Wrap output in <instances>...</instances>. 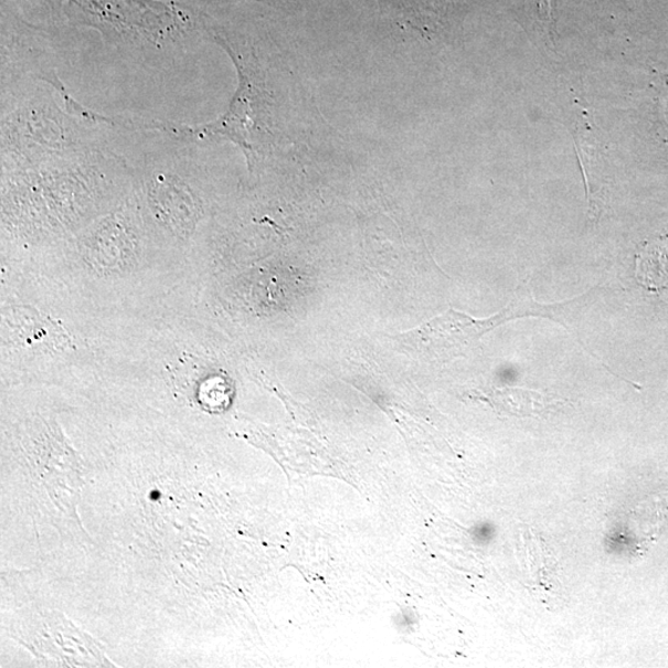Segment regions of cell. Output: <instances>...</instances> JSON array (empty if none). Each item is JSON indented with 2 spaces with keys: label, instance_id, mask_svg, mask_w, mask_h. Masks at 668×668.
Here are the masks:
<instances>
[{
  "label": "cell",
  "instance_id": "1",
  "mask_svg": "<svg viewBox=\"0 0 668 668\" xmlns=\"http://www.w3.org/2000/svg\"><path fill=\"white\" fill-rule=\"evenodd\" d=\"M72 23L91 26L117 47L162 49L202 32V12L192 2L158 0H65Z\"/></svg>",
  "mask_w": 668,
  "mask_h": 668
},
{
  "label": "cell",
  "instance_id": "2",
  "mask_svg": "<svg viewBox=\"0 0 668 668\" xmlns=\"http://www.w3.org/2000/svg\"><path fill=\"white\" fill-rule=\"evenodd\" d=\"M166 134V132H162ZM162 148L146 153V192L152 219L179 238H187L203 218V205L182 173L183 141L166 134Z\"/></svg>",
  "mask_w": 668,
  "mask_h": 668
},
{
  "label": "cell",
  "instance_id": "3",
  "mask_svg": "<svg viewBox=\"0 0 668 668\" xmlns=\"http://www.w3.org/2000/svg\"><path fill=\"white\" fill-rule=\"evenodd\" d=\"M496 330L491 317L475 318L454 308L395 337L401 351L421 362H447L465 356Z\"/></svg>",
  "mask_w": 668,
  "mask_h": 668
},
{
  "label": "cell",
  "instance_id": "4",
  "mask_svg": "<svg viewBox=\"0 0 668 668\" xmlns=\"http://www.w3.org/2000/svg\"><path fill=\"white\" fill-rule=\"evenodd\" d=\"M8 326L12 330L14 342L23 346H49L51 348L64 347L68 338L63 330L55 326L50 318L29 310V308H14L8 316Z\"/></svg>",
  "mask_w": 668,
  "mask_h": 668
},
{
  "label": "cell",
  "instance_id": "5",
  "mask_svg": "<svg viewBox=\"0 0 668 668\" xmlns=\"http://www.w3.org/2000/svg\"><path fill=\"white\" fill-rule=\"evenodd\" d=\"M490 401L499 413L517 417H547L566 405L564 400L518 388L496 389Z\"/></svg>",
  "mask_w": 668,
  "mask_h": 668
},
{
  "label": "cell",
  "instance_id": "6",
  "mask_svg": "<svg viewBox=\"0 0 668 668\" xmlns=\"http://www.w3.org/2000/svg\"><path fill=\"white\" fill-rule=\"evenodd\" d=\"M635 277L644 289L661 293L668 287V235L642 246L635 259Z\"/></svg>",
  "mask_w": 668,
  "mask_h": 668
},
{
  "label": "cell",
  "instance_id": "7",
  "mask_svg": "<svg viewBox=\"0 0 668 668\" xmlns=\"http://www.w3.org/2000/svg\"><path fill=\"white\" fill-rule=\"evenodd\" d=\"M554 0H539V17L551 39L554 34Z\"/></svg>",
  "mask_w": 668,
  "mask_h": 668
},
{
  "label": "cell",
  "instance_id": "8",
  "mask_svg": "<svg viewBox=\"0 0 668 668\" xmlns=\"http://www.w3.org/2000/svg\"><path fill=\"white\" fill-rule=\"evenodd\" d=\"M19 2H22L25 10L26 9H41V8H49L47 4L50 3H59L60 0H19Z\"/></svg>",
  "mask_w": 668,
  "mask_h": 668
}]
</instances>
